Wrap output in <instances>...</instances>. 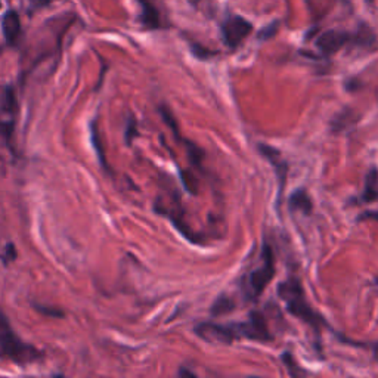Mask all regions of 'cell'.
Here are the masks:
<instances>
[{"label": "cell", "instance_id": "obj_8", "mask_svg": "<svg viewBox=\"0 0 378 378\" xmlns=\"http://www.w3.org/2000/svg\"><path fill=\"white\" fill-rule=\"evenodd\" d=\"M2 33L8 45H15L21 34V20L15 10H8L2 17Z\"/></svg>", "mask_w": 378, "mask_h": 378}, {"label": "cell", "instance_id": "obj_14", "mask_svg": "<svg viewBox=\"0 0 378 378\" xmlns=\"http://www.w3.org/2000/svg\"><path fill=\"white\" fill-rule=\"evenodd\" d=\"M91 133H92V144H93V148H95L96 154H98V158H99L100 162H103V166L108 169V165H107V161H105L104 149H103V145H100V137H99V132H98V126H96V123H92V126H91Z\"/></svg>", "mask_w": 378, "mask_h": 378}, {"label": "cell", "instance_id": "obj_9", "mask_svg": "<svg viewBox=\"0 0 378 378\" xmlns=\"http://www.w3.org/2000/svg\"><path fill=\"white\" fill-rule=\"evenodd\" d=\"M288 207L293 213L294 211H300L303 214H310L313 210V204L312 199L309 197V194L305 191L303 188H298L296 191L289 195L288 199Z\"/></svg>", "mask_w": 378, "mask_h": 378}, {"label": "cell", "instance_id": "obj_10", "mask_svg": "<svg viewBox=\"0 0 378 378\" xmlns=\"http://www.w3.org/2000/svg\"><path fill=\"white\" fill-rule=\"evenodd\" d=\"M361 203H375L378 201V170L371 169L365 179L363 192L359 197Z\"/></svg>", "mask_w": 378, "mask_h": 378}, {"label": "cell", "instance_id": "obj_11", "mask_svg": "<svg viewBox=\"0 0 378 378\" xmlns=\"http://www.w3.org/2000/svg\"><path fill=\"white\" fill-rule=\"evenodd\" d=\"M141 21L149 30H156L160 27V14L158 10L154 8V5H146L142 6V14H141Z\"/></svg>", "mask_w": 378, "mask_h": 378}, {"label": "cell", "instance_id": "obj_20", "mask_svg": "<svg viewBox=\"0 0 378 378\" xmlns=\"http://www.w3.org/2000/svg\"><path fill=\"white\" fill-rule=\"evenodd\" d=\"M36 309L45 313V315H52V317H62V313L59 310H52V309H43L42 306H36Z\"/></svg>", "mask_w": 378, "mask_h": 378}, {"label": "cell", "instance_id": "obj_4", "mask_svg": "<svg viewBox=\"0 0 378 378\" xmlns=\"http://www.w3.org/2000/svg\"><path fill=\"white\" fill-rule=\"evenodd\" d=\"M0 358L17 363H29L40 358V354L33 346L24 345L21 340L9 330L8 322L0 313Z\"/></svg>", "mask_w": 378, "mask_h": 378}, {"label": "cell", "instance_id": "obj_24", "mask_svg": "<svg viewBox=\"0 0 378 378\" xmlns=\"http://www.w3.org/2000/svg\"><path fill=\"white\" fill-rule=\"evenodd\" d=\"M367 2H372V0H367Z\"/></svg>", "mask_w": 378, "mask_h": 378}, {"label": "cell", "instance_id": "obj_25", "mask_svg": "<svg viewBox=\"0 0 378 378\" xmlns=\"http://www.w3.org/2000/svg\"><path fill=\"white\" fill-rule=\"evenodd\" d=\"M0 6H2V3H0Z\"/></svg>", "mask_w": 378, "mask_h": 378}, {"label": "cell", "instance_id": "obj_2", "mask_svg": "<svg viewBox=\"0 0 378 378\" xmlns=\"http://www.w3.org/2000/svg\"><path fill=\"white\" fill-rule=\"evenodd\" d=\"M278 296L284 301L287 310L296 317L297 319L303 321L309 326L315 330V333H319L322 326L326 325L325 319L315 312L308 301L306 293L303 289V285H301L300 280L296 278V276H289L288 280L282 281L278 285Z\"/></svg>", "mask_w": 378, "mask_h": 378}, {"label": "cell", "instance_id": "obj_13", "mask_svg": "<svg viewBox=\"0 0 378 378\" xmlns=\"http://www.w3.org/2000/svg\"><path fill=\"white\" fill-rule=\"evenodd\" d=\"M354 43L362 46V47H372L375 45V36L371 29L363 27L356 34H354Z\"/></svg>", "mask_w": 378, "mask_h": 378}, {"label": "cell", "instance_id": "obj_17", "mask_svg": "<svg viewBox=\"0 0 378 378\" xmlns=\"http://www.w3.org/2000/svg\"><path fill=\"white\" fill-rule=\"evenodd\" d=\"M135 136H137L136 121L133 119H130L129 123H128V128H126V141H128V144H132V141L135 139Z\"/></svg>", "mask_w": 378, "mask_h": 378}, {"label": "cell", "instance_id": "obj_26", "mask_svg": "<svg viewBox=\"0 0 378 378\" xmlns=\"http://www.w3.org/2000/svg\"><path fill=\"white\" fill-rule=\"evenodd\" d=\"M0 50H2V49H0Z\"/></svg>", "mask_w": 378, "mask_h": 378}, {"label": "cell", "instance_id": "obj_19", "mask_svg": "<svg viewBox=\"0 0 378 378\" xmlns=\"http://www.w3.org/2000/svg\"><path fill=\"white\" fill-rule=\"evenodd\" d=\"M50 2H52V0H30L31 8H34V9L45 8V6H47Z\"/></svg>", "mask_w": 378, "mask_h": 378}, {"label": "cell", "instance_id": "obj_6", "mask_svg": "<svg viewBox=\"0 0 378 378\" xmlns=\"http://www.w3.org/2000/svg\"><path fill=\"white\" fill-rule=\"evenodd\" d=\"M354 40V34L343 30H328L324 31L317 39V47L325 56H331L342 50L347 43Z\"/></svg>", "mask_w": 378, "mask_h": 378}, {"label": "cell", "instance_id": "obj_15", "mask_svg": "<svg viewBox=\"0 0 378 378\" xmlns=\"http://www.w3.org/2000/svg\"><path fill=\"white\" fill-rule=\"evenodd\" d=\"M282 361H284V362H285V365H287V368H288L289 375L297 377V375H301V374H303V371H301V370H297V363L294 362L293 355L289 354V351H285V354L282 355Z\"/></svg>", "mask_w": 378, "mask_h": 378}, {"label": "cell", "instance_id": "obj_21", "mask_svg": "<svg viewBox=\"0 0 378 378\" xmlns=\"http://www.w3.org/2000/svg\"><path fill=\"white\" fill-rule=\"evenodd\" d=\"M179 375H189V377H195V374L194 372H191V371H188V370H185V368H182L181 371H179Z\"/></svg>", "mask_w": 378, "mask_h": 378}, {"label": "cell", "instance_id": "obj_7", "mask_svg": "<svg viewBox=\"0 0 378 378\" xmlns=\"http://www.w3.org/2000/svg\"><path fill=\"white\" fill-rule=\"evenodd\" d=\"M259 151L262 153V156L266 158L271 165L273 166V169L276 170V174H278V179H280V198L282 195V191H284V183H285V178H287V173H288V166L287 162L282 160L281 157V153L278 149H275L269 145H264V144H259L257 145Z\"/></svg>", "mask_w": 378, "mask_h": 378}, {"label": "cell", "instance_id": "obj_16", "mask_svg": "<svg viewBox=\"0 0 378 378\" xmlns=\"http://www.w3.org/2000/svg\"><path fill=\"white\" fill-rule=\"evenodd\" d=\"M278 31V22H272L268 27H264L263 30H260L259 33V39L260 40H269Z\"/></svg>", "mask_w": 378, "mask_h": 378}, {"label": "cell", "instance_id": "obj_23", "mask_svg": "<svg viewBox=\"0 0 378 378\" xmlns=\"http://www.w3.org/2000/svg\"><path fill=\"white\" fill-rule=\"evenodd\" d=\"M188 2L191 3V5H194V6H197V5L201 2V0H188Z\"/></svg>", "mask_w": 378, "mask_h": 378}, {"label": "cell", "instance_id": "obj_1", "mask_svg": "<svg viewBox=\"0 0 378 378\" xmlns=\"http://www.w3.org/2000/svg\"><path fill=\"white\" fill-rule=\"evenodd\" d=\"M195 334L211 345H232L239 338L255 340V342L262 343L272 340L266 317L260 310L250 312L248 319L244 322H201L195 326Z\"/></svg>", "mask_w": 378, "mask_h": 378}, {"label": "cell", "instance_id": "obj_3", "mask_svg": "<svg viewBox=\"0 0 378 378\" xmlns=\"http://www.w3.org/2000/svg\"><path fill=\"white\" fill-rule=\"evenodd\" d=\"M275 271L276 269H275L273 250L268 243H264L262 248L260 264L244 278L243 289H244L245 298L250 301H256L264 292V288H266L269 282L273 280Z\"/></svg>", "mask_w": 378, "mask_h": 378}, {"label": "cell", "instance_id": "obj_5", "mask_svg": "<svg viewBox=\"0 0 378 378\" xmlns=\"http://www.w3.org/2000/svg\"><path fill=\"white\" fill-rule=\"evenodd\" d=\"M251 31H253V25H251V22L238 15L226 18L220 25L222 39L226 43V46L231 49H236L241 45L251 34Z\"/></svg>", "mask_w": 378, "mask_h": 378}, {"label": "cell", "instance_id": "obj_18", "mask_svg": "<svg viewBox=\"0 0 378 378\" xmlns=\"http://www.w3.org/2000/svg\"><path fill=\"white\" fill-rule=\"evenodd\" d=\"M192 52H194L195 56H198V58H201V59H206V58H210V56L214 55V52H210L209 49H206V47H203V46H199V45H197V43L192 45Z\"/></svg>", "mask_w": 378, "mask_h": 378}, {"label": "cell", "instance_id": "obj_22", "mask_svg": "<svg viewBox=\"0 0 378 378\" xmlns=\"http://www.w3.org/2000/svg\"><path fill=\"white\" fill-rule=\"evenodd\" d=\"M137 2H139L142 6H146V5H151L149 0H137Z\"/></svg>", "mask_w": 378, "mask_h": 378}, {"label": "cell", "instance_id": "obj_12", "mask_svg": "<svg viewBox=\"0 0 378 378\" xmlns=\"http://www.w3.org/2000/svg\"><path fill=\"white\" fill-rule=\"evenodd\" d=\"M235 309V303L226 296L219 297L216 301H214L211 306V315L213 317H220V315H226Z\"/></svg>", "mask_w": 378, "mask_h": 378}]
</instances>
